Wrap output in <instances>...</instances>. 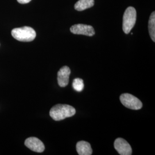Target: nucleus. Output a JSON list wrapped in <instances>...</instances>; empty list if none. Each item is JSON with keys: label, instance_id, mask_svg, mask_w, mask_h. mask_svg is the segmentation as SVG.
<instances>
[{"label": "nucleus", "instance_id": "obj_1", "mask_svg": "<svg viewBox=\"0 0 155 155\" xmlns=\"http://www.w3.org/2000/svg\"><path fill=\"white\" fill-rule=\"evenodd\" d=\"M76 110L74 107L68 105L58 104L53 106L50 111L51 117L55 121H61L74 116Z\"/></svg>", "mask_w": 155, "mask_h": 155}, {"label": "nucleus", "instance_id": "obj_2", "mask_svg": "<svg viewBox=\"0 0 155 155\" xmlns=\"http://www.w3.org/2000/svg\"><path fill=\"white\" fill-rule=\"evenodd\" d=\"M11 33L15 39L23 42L32 41L36 36L35 31L29 27L15 28L12 31Z\"/></svg>", "mask_w": 155, "mask_h": 155}, {"label": "nucleus", "instance_id": "obj_3", "mask_svg": "<svg viewBox=\"0 0 155 155\" xmlns=\"http://www.w3.org/2000/svg\"><path fill=\"white\" fill-rule=\"evenodd\" d=\"M137 13L136 9L132 6L128 7L125 10L123 16L122 29L124 33H130L136 21Z\"/></svg>", "mask_w": 155, "mask_h": 155}, {"label": "nucleus", "instance_id": "obj_4", "mask_svg": "<svg viewBox=\"0 0 155 155\" xmlns=\"http://www.w3.org/2000/svg\"><path fill=\"white\" fill-rule=\"evenodd\" d=\"M120 100L123 105L130 109L139 110L143 107V104L141 101L132 94L128 93L121 94Z\"/></svg>", "mask_w": 155, "mask_h": 155}, {"label": "nucleus", "instance_id": "obj_5", "mask_svg": "<svg viewBox=\"0 0 155 155\" xmlns=\"http://www.w3.org/2000/svg\"><path fill=\"white\" fill-rule=\"evenodd\" d=\"M71 32L75 35H83L88 36H93L95 35V31L92 26L85 24H75L70 28Z\"/></svg>", "mask_w": 155, "mask_h": 155}, {"label": "nucleus", "instance_id": "obj_6", "mask_svg": "<svg viewBox=\"0 0 155 155\" xmlns=\"http://www.w3.org/2000/svg\"><path fill=\"white\" fill-rule=\"evenodd\" d=\"M114 148L121 155H131L132 153V150L130 144L127 141L122 139L118 138L114 141Z\"/></svg>", "mask_w": 155, "mask_h": 155}, {"label": "nucleus", "instance_id": "obj_7", "mask_svg": "<svg viewBox=\"0 0 155 155\" xmlns=\"http://www.w3.org/2000/svg\"><path fill=\"white\" fill-rule=\"evenodd\" d=\"M25 145L29 149L33 152L41 153L45 150V145L39 139L31 137L26 139L25 141Z\"/></svg>", "mask_w": 155, "mask_h": 155}, {"label": "nucleus", "instance_id": "obj_8", "mask_svg": "<svg viewBox=\"0 0 155 155\" xmlns=\"http://www.w3.org/2000/svg\"><path fill=\"white\" fill-rule=\"evenodd\" d=\"M70 74V68L66 66L61 67L59 70L58 72V82L59 86L64 87L68 85Z\"/></svg>", "mask_w": 155, "mask_h": 155}, {"label": "nucleus", "instance_id": "obj_9", "mask_svg": "<svg viewBox=\"0 0 155 155\" xmlns=\"http://www.w3.org/2000/svg\"><path fill=\"white\" fill-rule=\"evenodd\" d=\"M76 148L78 155H91L93 153V150L90 143L84 141L78 142Z\"/></svg>", "mask_w": 155, "mask_h": 155}, {"label": "nucleus", "instance_id": "obj_10", "mask_svg": "<svg viewBox=\"0 0 155 155\" xmlns=\"http://www.w3.org/2000/svg\"><path fill=\"white\" fill-rule=\"evenodd\" d=\"M94 0H79L74 5L75 9L78 11H82L93 7Z\"/></svg>", "mask_w": 155, "mask_h": 155}, {"label": "nucleus", "instance_id": "obj_11", "mask_svg": "<svg viewBox=\"0 0 155 155\" xmlns=\"http://www.w3.org/2000/svg\"><path fill=\"white\" fill-rule=\"evenodd\" d=\"M148 29L151 39L155 41V12H153L150 16L148 22Z\"/></svg>", "mask_w": 155, "mask_h": 155}, {"label": "nucleus", "instance_id": "obj_12", "mask_svg": "<svg viewBox=\"0 0 155 155\" xmlns=\"http://www.w3.org/2000/svg\"><path fill=\"white\" fill-rule=\"evenodd\" d=\"M72 86L75 91L78 92H81L84 89L83 79L81 78H75L73 81Z\"/></svg>", "mask_w": 155, "mask_h": 155}, {"label": "nucleus", "instance_id": "obj_13", "mask_svg": "<svg viewBox=\"0 0 155 155\" xmlns=\"http://www.w3.org/2000/svg\"><path fill=\"white\" fill-rule=\"evenodd\" d=\"M17 1L18 3L21 4H25L29 3V2L31 1V0H17Z\"/></svg>", "mask_w": 155, "mask_h": 155}]
</instances>
